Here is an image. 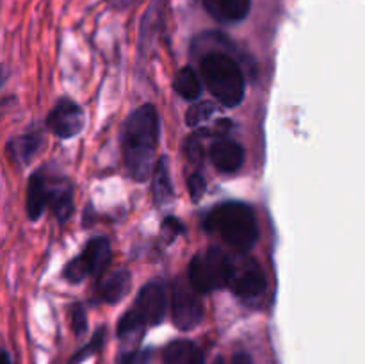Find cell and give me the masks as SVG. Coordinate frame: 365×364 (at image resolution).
Instances as JSON below:
<instances>
[{
    "instance_id": "cell-1",
    "label": "cell",
    "mask_w": 365,
    "mask_h": 364,
    "mask_svg": "<svg viewBox=\"0 0 365 364\" xmlns=\"http://www.w3.org/2000/svg\"><path fill=\"white\" fill-rule=\"evenodd\" d=\"M121 146L130 177L145 182L152 173L159 146V114L152 103L139 107L128 116L123 125Z\"/></svg>"
},
{
    "instance_id": "cell-2",
    "label": "cell",
    "mask_w": 365,
    "mask_h": 364,
    "mask_svg": "<svg viewBox=\"0 0 365 364\" xmlns=\"http://www.w3.org/2000/svg\"><path fill=\"white\" fill-rule=\"evenodd\" d=\"M205 228L217 232L237 252H248L259 239V225L253 211L239 202L221 203L205 218Z\"/></svg>"
},
{
    "instance_id": "cell-3",
    "label": "cell",
    "mask_w": 365,
    "mask_h": 364,
    "mask_svg": "<svg viewBox=\"0 0 365 364\" xmlns=\"http://www.w3.org/2000/svg\"><path fill=\"white\" fill-rule=\"evenodd\" d=\"M202 77L209 91L223 106L235 107L245 98V77L232 57L225 54H209L202 61Z\"/></svg>"
},
{
    "instance_id": "cell-4",
    "label": "cell",
    "mask_w": 365,
    "mask_h": 364,
    "mask_svg": "<svg viewBox=\"0 0 365 364\" xmlns=\"http://www.w3.org/2000/svg\"><path fill=\"white\" fill-rule=\"evenodd\" d=\"M234 261L221 250L196 256L189 264V282L198 293H210L230 284Z\"/></svg>"
},
{
    "instance_id": "cell-5",
    "label": "cell",
    "mask_w": 365,
    "mask_h": 364,
    "mask_svg": "<svg viewBox=\"0 0 365 364\" xmlns=\"http://www.w3.org/2000/svg\"><path fill=\"white\" fill-rule=\"evenodd\" d=\"M232 261H234V266H232V277L228 284L232 291L241 298H255L262 295L267 280L260 264L252 257L245 256H239Z\"/></svg>"
},
{
    "instance_id": "cell-6",
    "label": "cell",
    "mask_w": 365,
    "mask_h": 364,
    "mask_svg": "<svg viewBox=\"0 0 365 364\" xmlns=\"http://www.w3.org/2000/svg\"><path fill=\"white\" fill-rule=\"evenodd\" d=\"M166 307V288L163 282L152 280L139 291L130 313L146 327V325H159L164 320Z\"/></svg>"
},
{
    "instance_id": "cell-7",
    "label": "cell",
    "mask_w": 365,
    "mask_h": 364,
    "mask_svg": "<svg viewBox=\"0 0 365 364\" xmlns=\"http://www.w3.org/2000/svg\"><path fill=\"white\" fill-rule=\"evenodd\" d=\"M196 289L184 282H177L173 288V321L180 330H192L203 320V303L196 295Z\"/></svg>"
},
{
    "instance_id": "cell-8",
    "label": "cell",
    "mask_w": 365,
    "mask_h": 364,
    "mask_svg": "<svg viewBox=\"0 0 365 364\" xmlns=\"http://www.w3.org/2000/svg\"><path fill=\"white\" fill-rule=\"evenodd\" d=\"M48 127L59 138H71L84 127V111L73 100H59L48 116Z\"/></svg>"
},
{
    "instance_id": "cell-9",
    "label": "cell",
    "mask_w": 365,
    "mask_h": 364,
    "mask_svg": "<svg viewBox=\"0 0 365 364\" xmlns=\"http://www.w3.org/2000/svg\"><path fill=\"white\" fill-rule=\"evenodd\" d=\"M210 159L220 171L234 173L245 163V150L239 143L230 141V139H220L210 146Z\"/></svg>"
},
{
    "instance_id": "cell-10",
    "label": "cell",
    "mask_w": 365,
    "mask_h": 364,
    "mask_svg": "<svg viewBox=\"0 0 365 364\" xmlns=\"http://www.w3.org/2000/svg\"><path fill=\"white\" fill-rule=\"evenodd\" d=\"M202 2L207 13L221 24L245 20L252 7V0H202Z\"/></svg>"
},
{
    "instance_id": "cell-11",
    "label": "cell",
    "mask_w": 365,
    "mask_h": 364,
    "mask_svg": "<svg viewBox=\"0 0 365 364\" xmlns=\"http://www.w3.org/2000/svg\"><path fill=\"white\" fill-rule=\"evenodd\" d=\"M82 259L88 264L91 275H100L110 263V243L107 238H93L86 245Z\"/></svg>"
},
{
    "instance_id": "cell-12",
    "label": "cell",
    "mask_w": 365,
    "mask_h": 364,
    "mask_svg": "<svg viewBox=\"0 0 365 364\" xmlns=\"http://www.w3.org/2000/svg\"><path fill=\"white\" fill-rule=\"evenodd\" d=\"M163 364H203V357L191 341L178 339L166 346Z\"/></svg>"
},
{
    "instance_id": "cell-13",
    "label": "cell",
    "mask_w": 365,
    "mask_h": 364,
    "mask_svg": "<svg viewBox=\"0 0 365 364\" xmlns=\"http://www.w3.org/2000/svg\"><path fill=\"white\" fill-rule=\"evenodd\" d=\"M50 200V189L46 188L41 175H32L27 189V214L31 220H38Z\"/></svg>"
},
{
    "instance_id": "cell-14",
    "label": "cell",
    "mask_w": 365,
    "mask_h": 364,
    "mask_svg": "<svg viewBox=\"0 0 365 364\" xmlns=\"http://www.w3.org/2000/svg\"><path fill=\"white\" fill-rule=\"evenodd\" d=\"M130 291V273L127 270H120L110 275L100 288V298L106 303H118Z\"/></svg>"
},
{
    "instance_id": "cell-15",
    "label": "cell",
    "mask_w": 365,
    "mask_h": 364,
    "mask_svg": "<svg viewBox=\"0 0 365 364\" xmlns=\"http://www.w3.org/2000/svg\"><path fill=\"white\" fill-rule=\"evenodd\" d=\"M173 88L178 95L184 96V98L187 100L196 98V96H200V93H202V84H200L198 75H196L195 70L189 66L180 68V70L177 71L173 81Z\"/></svg>"
},
{
    "instance_id": "cell-16",
    "label": "cell",
    "mask_w": 365,
    "mask_h": 364,
    "mask_svg": "<svg viewBox=\"0 0 365 364\" xmlns=\"http://www.w3.org/2000/svg\"><path fill=\"white\" fill-rule=\"evenodd\" d=\"M48 206L53 209L57 220L66 221L73 213V189H71V186L50 189Z\"/></svg>"
},
{
    "instance_id": "cell-17",
    "label": "cell",
    "mask_w": 365,
    "mask_h": 364,
    "mask_svg": "<svg viewBox=\"0 0 365 364\" xmlns=\"http://www.w3.org/2000/svg\"><path fill=\"white\" fill-rule=\"evenodd\" d=\"M155 168V186H153V189H155V202L159 203V206H164V203L170 202L171 196H173V186H171L170 173H168L166 157H163V159L157 163Z\"/></svg>"
},
{
    "instance_id": "cell-18",
    "label": "cell",
    "mask_w": 365,
    "mask_h": 364,
    "mask_svg": "<svg viewBox=\"0 0 365 364\" xmlns=\"http://www.w3.org/2000/svg\"><path fill=\"white\" fill-rule=\"evenodd\" d=\"M214 113H216V107H214L212 102H200L196 103V106L189 107L185 121H187V125H191V127H196V125H202L203 121L212 118Z\"/></svg>"
},
{
    "instance_id": "cell-19",
    "label": "cell",
    "mask_w": 365,
    "mask_h": 364,
    "mask_svg": "<svg viewBox=\"0 0 365 364\" xmlns=\"http://www.w3.org/2000/svg\"><path fill=\"white\" fill-rule=\"evenodd\" d=\"M88 275H91V271H89L88 264H86V261L82 259V256H78L77 259L71 261V263L66 266V270H64V277H66L70 282H73V284L82 282Z\"/></svg>"
},
{
    "instance_id": "cell-20",
    "label": "cell",
    "mask_w": 365,
    "mask_h": 364,
    "mask_svg": "<svg viewBox=\"0 0 365 364\" xmlns=\"http://www.w3.org/2000/svg\"><path fill=\"white\" fill-rule=\"evenodd\" d=\"M39 136H25V138L18 139V156H21L24 159H31L36 153V150L39 148Z\"/></svg>"
},
{
    "instance_id": "cell-21",
    "label": "cell",
    "mask_w": 365,
    "mask_h": 364,
    "mask_svg": "<svg viewBox=\"0 0 365 364\" xmlns=\"http://www.w3.org/2000/svg\"><path fill=\"white\" fill-rule=\"evenodd\" d=\"M71 327L77 335H82L88 328V316H86V310L81 303H75L71 307Z\"/></svg>"
},
{
    "instance_id": "cell-22",
    "label": "cell",
    "mask_w": 365,
    "mask_h": 364,
    "mask_svg": "<svg viewBox=\"0 0 365 364\" xmlns=\"http://www.w3.org/2000/svg\"><path fill=\"white\" fill-rule=\"evenodd\" d=\"M185 152H187V159L192 164H202L203 161V148L202 141H200V136L195 134L187 139V146H185Z\"/></svg>"
},
{
    "instance_id": "cell-23",
    "label": "cell",
    "mask_w": 365,
    "mask_h": 364,
    "mask_svg": "<svg viewBox=\"0 0 365 364\" xmlns=\"http://www.w3.org/2000/svg\"><path fill=\"white\" fill-rule=\"evenodd\" d=\"M103 334H106V330H103V328H102V330H98V332H96V334H95V338L91 339V343H89V345L86 346V348H82L81 352H78L77 355H75L73 359H71V363H70V364H78V363H81L82 359H86V357H89V355H91V353H95L96 350H98L100 346H102V341H103Z\"/></svg>"
},
{
    "instance_id": "cell-24",
    "label": "cell",
    "mask_w": 365,
    "mask_h": 364,
    "mask_svg": "<svg viewBox=\"0 0 365 364\" xmlns=\"http://www.w3.org/2000/svg\"><path fill=\"white\" fill-rule=\"evenodd\" d=\"M187 184H189V193H191L192 200L198 202V200L203 196V193H205V188H207L205 178H203L200 173H192L191 177H189Z\"/></svg>"
},
{
    "instance_id": "cell-25",
    "label": "cell",
    "mask_w": 365,
    "mask_h": 364,
    "mask_svg": "<svg viewBox=\"0 0 365 364\" xmlns=\"http://www.w3.org/2000/svg\"><path fill=\"white\" fill-rule=\"evenodd\" d=\"M182 232H184V227L180 225V221L175 220V218H168V220H164L163 234L168 241H173L175 236L182 234Z\"/></svg>"
},
{
    "instance_id": "cell-26",
    "label": "cell",
    "mask_w": 365,
    "mask_h": 364,
    "mask_svg": "<svg viewBox=\"0 0 365 364\" xmlns=\"http://www.w3.org/2000/svg\"><path fill=\"white\" fill-rule=\"evenodd\" d=\"M232 364H252V360H250V357L246 353H237L232 359Z\"/></svg>"
},
{
    "instance_id": "cell-27",
    "label": "cell",
    "mask_w": 365,
    "mask_h": 364,
    "mask_svg": "<svg viewBox=\"0 0 365 364\" xmlns=\"http://www.w3.org/2000/svg\"><path fill=\"white\" fill-rule=\"evenodd\" d=\"M135 2H138V0H110V4L116 7H120V9L132 6V4H135Z\"/></svg>"
},
{
    "instance_id": "cell-28",
    "label": "cell",
    "mask_w": 365,
    "mask_h": 364,
    "mask_svg": "<svg viewBox=\"0 0 365 364\" xmlns=\"http://www.w3.org/2000/svg\"><path fill=\"white\" fill-rule=\"evenodd\" d=\"M4 364H11V359H9V353L7 352H4Z\"/></svg>"
},
{
    "instance_id": "cell-29",
    "label": "cell",
    "mask_w": 365,
    "mask_h": 364,
    "mask_svg": "<svg viewBox=\"0 0 365 364\" xmlns=\"http://www.w3.org/2000/svg\"><path fill=\"white\" fill-rule=\"evenodd\" d=\"M216 364H225V363H223V359H217V360H216Z\"/></svg>"
}]
</instances>
